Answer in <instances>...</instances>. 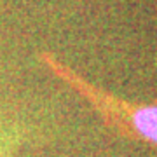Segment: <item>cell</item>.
<instances>
[{"label":"cell","instance_id":"1","mask_svg":"<svg viewBox=\"0 0 157 157\" xmlns=\"http://www.w3.org/2000/svg\"><path fill=\"white\" fill-rule=\"evenodd\" d=\"M126 122L140 138L157 145V103L126 108Z\"/></svg>","mask_w":157,"mask_h":157},{"label":"cell","instance_id":"2","mask_svg":"<svg viewBox=\"0 0 157 157\" xmlns=\"http://www.w3.org/2000/svg\"><path fill=\"white\" fill-rule=\"evenodd\" d=\"M25 140V128L17 122L0 124V157H14Z\"/></svg>","mask_w":157,"mask_h":157}]
</instances>
